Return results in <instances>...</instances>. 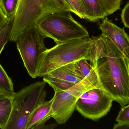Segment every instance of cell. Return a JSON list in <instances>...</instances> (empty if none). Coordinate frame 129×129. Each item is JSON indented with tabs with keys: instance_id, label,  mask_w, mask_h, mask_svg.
<instances>
[{
	"instance_id": "603a6c76",
	"label": "cell",
	"mask_w": 129,
	"mask_h": 129,
	"mask_svg": "<svg viewBox=\"0 0 129 129\" xmlns=\"http://www.w3.org/2000/svg\"><path fill=\"white\" fill-rule=\"evenodd\" d=\"M7 20L4 12L0 7V28L4 24Z\"/></svg>"
},
{
	"instance_id": "d4e9b609",
	"label": "cell",
	"mask_w": 129,
	"mask_h": 129,
	"mask_svg": "<svg viewBox=\"0 0 129 129\" xmlns=\"http://www.w3.org/2000/svg\"><path fill=\"white\" fill-rule=\"evenodd\" d=\"M0 95H6V96L11 98H12L13 95L11 94L8 93V92L3 91L1 89H0Z\"/></svg>"
},
{
	"instance_id": "9a60e30c",
	"label": "cell",
	"mask_w": 129,
	"mask_h": 129,
	"mask_svg": "<svg viewBox=\"0 0 129 129\" xmlns=\"http://www.w3.org/2000/svg\"><path fill=\"white\" fill-rule=\"evenodd\" d=\"M19 0H0V7L6 19L10 20L14 17Z\"/></svg>"
},
{
	"instance_id": "4fadbf2b",
	"label": "cell",
	"mask_w": 129,
	"mask_h": 129,
	"mask_svg": "<svg viewBox=\"0 0 129 129\" xmlns=\"http://www.w3.org/2000/svg\"><path fill=\"white\" fill-rule=\"evenodd\" d=\"M12 109V98L0 95V128L5 129Z\"/></svg>"
},
{
	"instance_id": "ac0fdd59",
	"label": "cell",
	"mask_w": 129,
	"mask_h": 129,
	"mask_svg": "<svg viewBox=\"0 0 129 129\" xmlns=\"http://www.w3.org/2000/svg\"><path fill=\"white\" fill-rule=\"evenodd\" d=\"M107 16L120 9L122 0H98Z\"/></svg>"
},
{
	"instance_id": "e0dca14e",
	"label": "cell",
	"mask_w": 129,
	"mask_h": 129,
	"mask_svg": "<svg viewBox=\"0 0 129 129\" xmlns=\"http://www.w3.org/2000/svg\"><path fill=\"white\" fill-rule=\"evenodd\" d=\"M71 12L74 13L81 19L85 18V9L82 0H64Z\"/></svg>"
},
{
	"instance_id": "6da1fadb",
	"label": "cell",
	"mask_w": 129,
	"mask_h": 129,
	"mask_svg": "<svg viewBox=\"0 0 129 129\" xmlns=\"http://www.w3.org/2000/svg\"><path fill=\"white\" fill-rule=\"evenodd\" d=\"M91 63L102 89L121 107L129 104V60L107 36L94 37Z\"/></svg>"
},
{
	"instance_id": "30bf717a",
	"label": "cell",
	"mask_w": 129,
	"mask_h": 129,
	"mask_svg": "<svg viewBox=\"0 0 129 129\" xmlns=\"http://www.w3.org/2000/svg\"><path fill=\"white\" fill-rule=\"evenodd\" d=\"M99 29L102 34L108 37L129 60V36L124 28L117 26L106 17Z\"/></svg>"
},
{
	"instance_id": "7402d4cb",
	"label": "cell",
	"mask_w": 129,
	"mask_h": 129,
	"mask_svg": "<svg viewBox=\"0 0 129 129\" xmlns=\"http://www.w3.org/2000/svg\"><path fill=\"white\" fill-rule=\"evenodd\" d=\"M113 129H129V122L127 123L115 124L114 125Z\"/></svg>"
},
{
	"instance_id": "8fae6325",
	"label": "cell",
	"mask_w": 129,
	"mask_h": 129,
	"mask_svg": "<svg viewBox=\"0 0 129 129\" xmlns=\"http://www.w3.org/2000/svg\"><path fill=\"white\" fill-rule=\"evenodd\" d=\"M53 100L43 101L35 108L29 119L26 129H39L51 118L50 112Z\"/></svg>"
},
{
	"instance_id": "7a4b0ae2",
	"label": "cell",
	"mask_w": 129,
	"mask_h": 129,
	"mask_svg": "<svg viewBox=\"0 0 129 129\" xmlns=\"http://www.w3.org/2000/svg\"><path fill=\"white\" fill-rule=\"evenodd\" d=\"M66 11L71 12L64 0H19L10 41H16L23 33L45 16Z\"/></svg>"
},
{
	"instance_id": "7c38bea8",
	"label": "cell",
	"mask_w": 129,
	"mask_h": 129,
	"mask_svg": "<svg viewBox=\"0 0 129 129\" xmlns=\"http://www.w3.org/2000/svg\"><path fill=\"white\" fill-rule=\"evenodd\" d=\"M85 11V19L96 22L108 16L98 0H82Z\"/></svg>"
},
{
	"instance_id": "ba28073f",
	"label": "cell",
	"mask_w": 129,
	"mask_h": 129,
	"mask_svg": "<svg viewBox=\"0 0 129 129\" xmlns=\"http://www.w3.org/2000/svg\"><path fill=\"white\" fill-rule=\"evenodd\" d=\"M113 101L101 87H95L81 95L76 110L85 119L98 121L110 111Z\"/></svg>"
},
{
	"instance_id": "44dd1931",
	"label": "cell",
	"mask_w": 129,
	"mask_h": 129,
	"mask_svg": "<svg viewBox=\"0 0 129 129\" xmlns=\"http://www.w3.org/2000/svg\"><path fill=\"white\" fill-rule=\"evenodd\" d=\"M121 18L125 27L129 29V1L122 10Z\"/></svg>"
},
{
	"instance_id": "2e32d148",
	"label": "cell",
	"mask_w": 129,
	"mask_h": 129,
	"mask_svg": "<svg viewBox=\"0 0 129 129\" xmlns=\"http://www.w3.org/2000/svg\"><path fill=\"white\" fill-rule=\"evenodd\" d=\"M0 89L11 94L13 95V85L11 79L8 75L0 64Z\"/></svg>"
},
{
	"instance_id": "52a82bcc",
	"label": "cell",
	"mask_w": 129,
	"mask_h": 129,
	"mask_svg": "<svg viewBox=\"0 0 129 129\" xmlns=\"http://www.w3.org/2000/svg\"><path fill=\"white\" fill-rule=\"evenodd\" d=\"M46 38L36 24L23 33L16 41L24 66L33 79L38 77L43 54L47 50L44 44Z\"/></svg>"
},
{
	"instance_id": "d6986e66",
	"label": "cell",
	"mask_w": 129,
	"mask_h": 129,
	"mask_svg": "<svg viewBox=\"0 0 129 129\" xmlns=\"http://www.w3.org/2000/svg\"><path fill=\"white\" fill-rule=\"evenodd\" d=\"M116 121L119 123L129 122V104L121 107Z\"/></svg>"
},
{
	"instance_id": "9c48e42d",
	"label": "cell",
	"mask_w": 129,
	"mask_h": 129,
	"mask_svg": "<svg viewBox=\"0 0 129 129\" xmlns=\"http://www.w3.org/2000/svg\"><path fill=\"white\" fill-rule=\"evenodd\" d=\"M43 77V80L53 89L54 93H57L70 88L85 77L77 61L60 67Z\"/></svg>"
},
{
	"instance_id": "5bb4252c",
	"label": "cell",
	"mask_w": 129,
	"mask_h": 129,
	"mask_svg": "<svg viewBox=\"0 0 129 129\" xmlns=\"http://www.w3.org/2000/svg\"><path fill=\"white\" fill-rule=\"evenodd\" d=\"M14 17L10 20H7L0 28V55L5 45L10 41Z\"/></svg>"
},
{
	"instance_id": "3957f363",
	"label": "cell",
	"mask_w": 129,
	"mask_h": 129,
	"mask_svg": "<svg viewBox=\"0 0 129 129\" xmlns=\"http://www.w3.org/2000/svg\"><path fill=\"white\" fill-rule=\"evenodd\" d=\"M93 37L77 39L56 44L44 53L38 76H43L54 70L70 63L86 59L92 62Z\"/></svg>"
},
{
	"instance_id": "ffe728a7",
	"label": "cell",
	"mask_w": 129,
	"mask_h": 129,
	"mask_svg": "<svg viewBox=\"0 0 129 129\" xmlns=\"http://www.w3.org/2000/svg\"><path fill=\"white\" fill-rule=\"evenodd\" d=\"M88 61L86 59H81L77 61L80 69L85 77L90 73L93 69L91 63L89 64Z\"/></svg>"
},
{
	"instance_id": "277c9868",
	"label": "cell",
	"mask_w": 129,
	"mask_h": 129,
	"mask_svg": "<svg viewBox=\"0 0 129 129\" xmlns=\"http://www.w3.org/2000/svg\"><path fill=\"white\" fill-rule=\"evenodd\" d=\"M46 82L38 81L14 92L12 109L5 129H26L29 119L35 108L45 100Z\"/></svg>"
},
{
	"instance_id": "cb8c5ba5",
	"label": "cell",
	"mask_w": 129,
	"mask_h": 129,
	"mask_svg": "<svg viewBox=\"0 0 129 129\" xmlns=\"http://www.w3.org/2000/svg\"><path fill=\"white\" fill-rule=\"evenodd\" d=\"M57 125L56 124H49L47 125H44L40 127L39 129H53L56 127Z\"/></svg>"
},
{
	"instance_id": "5b68a950",
	"label": "cell",
	"mask_w": 129,
	"mask_h": 129,
	"mask_svg": "<svg viewBox=\"0 0 129 129\" xmlns=\"http://www.w3.org/2000/svg\"><path fill=\"white\" fill-rule=\"evenodd\" d=\"M92 65L91 72L79 82L67 90L54 93L50 116L58 124H65L71 117L76 110L77 102L83 93L95 87L101 88L95 68Z\"/></svg>"
},
{
	"instance_id": "8992f818",
	"label": "cell",
	"mask_w": 129,
	"mask_h": 129,
	"mask_svg": "<svg viewBox=\"0 0 129 129\" xmlns=\"http://www.w3.org/2000/svg\"><path fill=\"white\" fill-rule=\"evenodd\" d=\"M71 12H56L45 16L37 23L39 29L56 44L89 37L84 26L75 20Z\"/></svg>"
}]
</instances>
